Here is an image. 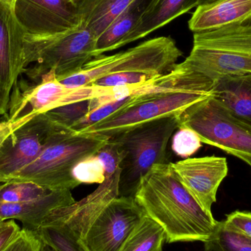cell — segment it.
I'll list each match as a JSON object with an SVG mask.
<instances>
[{
  "label": "cell",
  "instance_id": "9c48e42d",
  "mask_svg": "<svg viewBox=\"0 0 251 251\" xmlns=\"http://www.w3.org/2000/svg\"><path fill=\"white\" fill-rule=\"evenodd\" d=\"M72 90L57 79L53 70L35 82L18 79L12 89L4 122L14 131L37 115L57 107Z\"/></svg>",
  "mask_w": 251,
  "mask_h": 251
},
{
  "label": "cell",
  "instance_id": "4fadbf2b",
  "mask_svg": "<svg viewBox=\"0 0 251 251\" xmlns=\"http://www.w3.org/2000/svg\"><path fill=\"white\" fill-rule=\"evenodd\" d=\"M174 175L201 207L212 215L218 188L228 173L226 158L216 156L187 158L170 162Z\"/></svg>",
  "mask_w": 251,
  "mask_h": 251
},
{
  "label": "cell",
  "instance_id": "f35d334b",
  "mask_svg": "<svg viewBox=\"0 0 251 251\" xmlns=\"http://www.w3.org/2000/svg\"><path fill=\"white\" fill-rule=\"evenodd\" d=\"M1 221H1V220H0V222H1Z\"/></svg>",
  "mask_w": 251,
  "mask_h": 251
},
{
  "label": "cell",
  "instance_id": "d590c367",
  "mask_svg": "<svg viewBox=\"0 0 251 251\" xmlns=\"http://www.w3.org/2000/svg\"><path fill=\"white\" fill-rule=\"evenodd\" d=\"M41 251H56L55 249H53V248L50 247L48 245L44 244L43 243L42 249H41Z\"/></svg>",
  "mask_w": 251,
  "mask_h": 251
},
{
  "label": "cell",
  "instance_id": "8992f818",
  "mask_svg": "<svg viewBox=\"0 0 251 251\" xmlns=\"http://www.w3.org/2000/svg\"><path fill=\"white\" fill-rule=\"evenodd\" d=\"M182 54L171 37H158L113 55L95 57L80 72L59 81L66 88H76L113 74L141 73L157 78L171 72Z\"/></svg>",
  "mask_w": 251,
  "mask_h": 251
},
{
  "label": "cell",
  "instance_id": "d6986e66",
  "mask_svg": "<svg viewBox=\"0 0 251 251\" xmlns=\"http://www.w3.org/2000/svg\"><path fill=\"white\" fill-rule=\"evenodd\" d=\"M134 0H77L80 26L99 38Z\"/></svg>",
  "mask_w": 251,
  "mask_h": 251
},
{
  "label": "cell",
  "instance_id": "cb8c5ba5",
  "mask_svg": "<svg viewBox=\"0 0 251 251\" xmlns=\"http://www.w3.org/2000/svg\"><path fill=\"white\" fill-rule=\"evenodd\" d=\"M90 100L68 103L45 113L54 123L72 129L78 122L89 114Z\"/></svg>",
  "mask_w": 251,
  "mask_h": 251
},
{
  "label": "cell",
  "instance_id": "f546056e",
  "mask_svg": "<svg viewBox=\"0 0 251 251\" xmlns=\"http://www.w3.org/2000/svg\"><path fill=\"white\" fill-rule=\"evenodd\" d=\"M221 224L228 231L251 239V212L235 211L227 215Z\"/></svg>",
  "mask_w": 251,
  "mask_h": 251
},
{
  "label": "cell",
  "instance_id": "484cf974",
  "mask_svg": "<svg viewBox=\"0 0 251 251\" xmlns=\"http://www.w3.org/2000/svg\"><path fill=\"white\" fill-rule=\"evenodd\" d=\"M201 146L199 134L187 127H179L172 136L171 149L180 157L187 159L195 154Z\"/></svg>",
  "mask_w": 251,
  "mask_h": 251
},
{
  "label": "cell",
  "instance_id": "e0dca14e",
  "mask_svg": "<svg viewBox=\"0 0 251 251\" xmlns=\"http://www.w3.org/2000/svg\"><path fill=\"white\" fill-rule=\"evenodd\" d=\"M159 0H134L97 38L94 58L122 47L125 38L137 27L143 16Z\"/></svg>",
  "mask_w": 251,
  "mask_h": 251
},
{
  "label": "cell",
  "instance_id": "d6a6232c",
  "mask_svg": "<svg viewBox=\"0 0 251 251\" xmlns=\"http://www.w3.org/2000/svg\"><path fill=\"white\" fill-rule=\"evenodd\" d=\"M11 132V129L5 122H0V147Z\"/></svg>",
  "mask_w": 251,
  "mask_h": 251
},
{
  "label": "cell",
  "instance_id": "3957f363",
  "mask_svg": "<svg viewBox=\"0 0 251 251\" xmlns=\"http://www.w3.org/2000/svg\"><path fill=\"white\" fill-rule=\"evenodd\" d=\"M108 140L101 134L59 127L38 157L4 182L31 181L54 190L76 188L80 184L72 176L74 167L95 154Z\"/></svg>",
  "mask_w": 251,
  "mask_h": 251
},
{
  "label": "cell",
  "instance_id": "ffe728a7",
  "mask_svg": "<svg viewBox=\"0 0 251 251\" xmlns=\"http://www.w3.org/2000/svg\"><path fill=\"white\" fill-rule=\"evenodd\" d=\"M200 0H159L156 5L143 16L137 27L125 38L122 47L168 25L193 7L199 5Z\"/></svg>",
  "mask_w": 251,
  "mask_h": 251
},
{
  "label": "cell",
  "instance_id": "d4e9b609",
  "mask_svg": "<svg viewBox=\"0 0 251 251\" xmlns=\"http://www.w3.org/2000/svg\"><path fill=\"white\" fill-rule=\"evenodd\" d=\"M72 176L80 184H100L106 179L104 167L95 154L78 162L72 170Z\"/></svg>",
  "mask_w": 251,
  "mask_h": 251
},
{
  "label": "cell",
  "instance_id": "52a82bcc",
  "mask_svg": "<svg viewBox=\"0 0 251 251\" xmlns=\"http://www.w3.org/2000/svg\"><path fill=\"white\" fill-rule=\"evenodd\" d=\"M97 38L87 29L76 28L50 37L25 35V70L28 79L37 81L50 70L57 79L80 72L94 58Z\"/></svg>",
  "mask_w": 251,
  "mask_h": 251
},
{
  "label": "cell",
  "instance_id": "9a60e30c",
  "mask_svg": "<svg viewBox=\"0 0 251 251\" xmlns=\"http://www.w3.org/2000/svg\"><path fill=\"white\" fill-rule=\"evenodd\" d=\"M76 201L69 190H54L42 199L22 203L0 202V220H17L25 229H38L54 209L73 204Z\"/></svg>",
  "mask_w": 251,
  "mask_h": 251
},
{
  "label": "cell",
  "instance_id": "f1b7e54d",
  "mask_svg": "<svg viewBox=\"0 0 251 251\" xmlns=\"http://www.w3.org/2000/svg\"><path fill=\"white\" fill-rule=\"evenodd\" d=\"M131 97L128 98L124 99V100H119V101H113V102L109 103V104H104L93 111L90 112L89 114L84 118L83 119L78 122L72 129L79 131V130L83 129L87 127L91 126L101 122L104 119L113 114L115 112L117 111L122 106L125 105L126 103L128 101Z\"/></svg>",
  "mask_w": 251,
  "mask_h": 251
},
{
  "label": "cell",
  "instance_id": "5bb4252c",
  "mask_svg": "<svg viewBox=\"0 0 251 251\" xmlns=\"http://www.w3.org/2000/svg\"><path fill=\"white\" fill-rule=\"evenodd\" d=\"M24 38L13 7L0 1V100L7 107L12 89L25 70Z\"/></svg>",
  "mask_w": 251,
  "mask_h": 251
},
{
  "label": "cell",
  "instance_id": "ac0fdd59",
  "mask_svg": "<svg viewBox=\"0 0 251 251\" xmlns=\"http://www.w3.org/2000/svg\"><path fill=\"white\" fill-rule=\"evenodd\" d=\"M213 97L233 116L251 125V75L215 81Z\"/></svg>",
  "mask_w": 251,
  "mask_h": 251
},
{
  "label": "cell",
  "instance_id": "8d00e7d4",
  "mask_svg": "<svg viewBox=\"0 0 251 251\" xmlns=\"http://www.w3.org/2000/svg\"><path fill=\"white\" fill-rule=\"evenodd\" d=\"M218 1V0H200V3H199V6L209 4V3L214 2V1ZM199 6H198V7H199Z\"/></svg>",
  "mask_w": 251,
  "mask_h": 251
},
{
  "label": "cell",
  "instance_id": "30bf717a",
  "mask_svg": "<svg viewBox=\"0 0 251 251\" xmlns=\"http://www.w3.org/2000/svg\"><path fill=\"white\" fill-rule=\"evenodd\" d=\"M60 126L44 113L12 131L0 147V183L35 160Z\"/></svg>",
  "mask_w": 251,
  "mask_h": 251
},
{
  "label": "cell",
  "instance_id": "6da1fadb",
  "mask_svg": "<svg viewBox=\"0 0 251 251\" xmlns=\"http://www.w3.org/2000/svg\"><path fill=\"white\" fill-rule=\"evenodd\" d=\"M215 82L182 63L167 75L134 87L117 111L78 133L110 137L128 128L168 116H178L193 104L213 97Z\"/></svg>",
  "mask_w": 251,
  "mask_h": 251
},
{
  "label": "cell",
  "instance_id": "4316f807",
  "mask_svg": "<svg viewBox=\"0 0 251 251\" xmlns=\"http://www.w3.org/2000/svg\"><path fill=\"white\" fill-rule=\"evenodd\" d=\"M154 79L150 75L141 73H119L107 75L93 82L91 85L103 88L137 86Z\"/></svg>",
  "mask_w": 251,
  "mask_h": 251
},
{
  "label": "cell",
  "instance_id": "2e32d148",
  "mask_svg": "<svg viewBox=\"0 0 251 251\" xmlns=\"http://www.w3.org/2000/svg\"><path fill=\"white\" fill-rule=\"evenodd\" d=\"M246 21H251V0H218L197 7L188 25L195 33Z\"/></svg>",
  "mask_w": 251,
  "mask_h": 251
},
{
  "label": "cell",
  "instance_id": "5b68a950",
  "mask_svg": "<svg viewBox=\"0 0 251 251\" xmlns=\"http://www.w3.org/2000/svg\"><path fill=\"white\" fill-rule=\"evenodd\" d=\"M179 126L178 116L160 118L119 133L110 140L124 153L119 196L134 197L141 178L156 165L169 163L168 143Z\"/></svg>",
  "mask_w": 251,
  "mask_h": 251
},
{
  "label": "cell",
  "instance_id": "74e56055",
  "mask_svg": "<svg viewBox=\"0 0 251 251\" xmlns=\"http://www.w3.org/2000/svg\"><path fill=\"white\" fill-rule=\"evenodd\" d=\"M72 1H77V0H72Z\"/></svg>",
  "mask_w": 251,
  "mask_h": 251
},
{
  "label": "cell",
  "instance_id": "ba28073f",
  "mask_svg": "<svg viewBox=\"0 0 251 251\" xmlns=\"http://www.w3.org/2000/svg\"><path fill=\"white\" fill-rule=\"evenodd\" d=\"M179 127L191 128L202 143L219 148L251 167V125L233 116L213 97L178 116Z\"/></svg>",
  "mask_w": 251,
  "mask_h": 251
},
{
  "label": "cell",
  "instance_id": "1f68e13d",
  "mask_svg": "<svg viewBox=\"0 0 251 251\" xmlns=\"http://www.w3.org/2000/svg\"><path fill=\"white\" fill-rule=\"evenodd\" d=\"M20 228L14 220L0 222V251H3L19 234Z\"/></svg>",
  "mask_w": 251,
  "mask_h": 251
},
{
  "label": "cell",
  "instance_id": "4dcf8cb0",
  "mask_svg": "<svg viewBox=\"0 0 251 251\" xmlns=\"http://www.w3.org/2000/svg\"><path fill=\"white\" fill-rule=\"evenodd\" d=\"M42 246L43 242L33 231L22 228L3 251H41Z\"/></svg>",
  "mask_w": 251,
  "mask_h": 251
},
{
  "label": "cell",
  "instance_id": "e575fe53",
  "mask_svg": "<svg viewBox=\"0 0 251 251\" xmlns=\"http://www.w3.org/2000/svg\"><path fill=\"white\" fill-rule=\"evenodd\" d=\"M1 2L4 3V4H8L10 7H14L15 3H16V0H0Z\"/></svg>",
  "mask_w": 251,
  "mask_h": 251
},
{
  "label": "cell",
  "instance_id": "7a4b0ae2",
  "mask_svg": "<svg viewBox=\"0 0 251 251\" xmlns=\"http://www.w3.org/2000/svg\"><path fill=\"white\" fill-rule=\"evenodd\" d=\"M134 200L165 230L168 243H206L219 221L206 213L184 188L169 163L156 165L141 178Z\"/></svg>",
  "mask_w": 251,
  "mask_h": 251
},
{
  "label": "cell",
  "instance_id": "83f0119b",
  "mask_svg": "<svg viewBox=\"0 0 251 251\" xmlns=\"http://www.w3.org/2000/svg\"><path fill=\"white\" fill-rule=\"evenodd\" d=\"M95 155L104 167L106 178L115 174L124 159V153L122 149L110 138Z\"/></svg>",
  "mask_w": 251,
  "mask_h": 251
},
{
  "label": "cell",
  "instance_id": "7c38bea8",
  "mask_svg": "<svg viewBox=\"0 0 251 251\" xmlns=\"http://www.w3.org/2000/svg\"><path fill=\"white\" fill-rule=\"evenodd\" d=\"M97 188L73 204L53 210L33 232L57 251H88L82 240L85 218L97 196Z\"/></svg>",
  "mask_w": 251,
  "mask_h": 251
},
{
  "label": "cell",
  "instance_id": "7402d4cb",
  "mask_svg": "<svg viewBox=\"0 0 251 251\" xmlns=\"http://www.w3.org/2000/svg\"><path fill=\"white\" fill-rule=\"evenodd\" d=\"M54 190L31 181H7L0 183V202L22 203L42 199Z\"/></svg>",
  "mask_w": 251,
  "mask_h": 251
},
{
  "label": "cell",
  "instance_id": "44dd1931",
  "mask_svg": "<svg viewBox=\"0 0 251 251\" xmlns=\"http://www.w3.org/2000/svg\"><path fill=\"white\" fill-rule=\"evenodd\" d=\"M165 230L147 215L133 230L120 251H163Z\"/></svg>",
  "mask_w": 251,
  "mask_h": 251
},
{
  "label": "cell",
  "instance_id": "277c9868",
  "mask_svg": "<svg viewBox=\"0 0 251 251\" xmlns=\"http://www.w3.org/2000/svg\"><path fill=\"white\" fill-rule=\"evenodd\" d=\"M183 64L212 81L251 75V21L195 32Z\"/></svg>",
  "mask_w": 251,
  "mask_h": 251
},
{
  "label": "cell",
  "instance_id": "603a6c76",
  "mask_svg": "<svg viewBox=\"0 0 251 251\" xmlns=\"http://www.w3.org/2000/svg\"><path fill=\"white\" fill-rule=\"evenodd\" d=\"M204 246L205 251H251V239L228 231L219 221L215 234Z\"/></svg>",
  "mask_w": 251,
  "mask_h": 251
},
{
  "label": "cell",
  "instance_id": "836d02e7",
  "mask_svg": "<svg viewBox=\"0 0 251 251\" xmlns=\"http://www.w3.org/2000/svg\"><path fill=\"white\" fill-rule=\"evenodd\" d=\"M7 107H6L5 104L1 101V100H0V116L1 115H5V113H7Z\"/></svg>",
  "mask_w": 251,
  "mask_h": 251
},
{
  "label": "cell",
  "instance_id": "8fae6325",
  "mask_svg": "<svg viewBox=\"0 0 251 251\" xmlns=\"http://www.w3.org/2000/svg\"><path fill=\"white\" fill-rule=\"evenodd\" d=\"M13 11L28 36H54L80 26L72 0H16Z\"/></svg>",
  "mask_w": 251,
  "mask_h": 251
}]
</instances>
